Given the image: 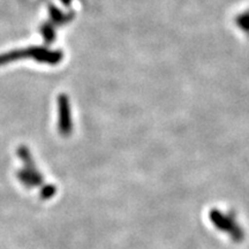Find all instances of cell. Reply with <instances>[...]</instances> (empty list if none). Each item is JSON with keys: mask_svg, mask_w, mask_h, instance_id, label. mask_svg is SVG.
I'll return each mask as SVG.
<instances>
[{"mask_svg": "<svg viewBox=\"0 0 249 249\" xmlns=\"http://www.w3.org/2000/svg\"><path fill=\"white\" fill-rule=\"evenodd\" d=\"M59 108V132L62 135H70L71 132V107L70 101L66 95H60L58 98Z\"/></svg>", "mask_w": 249, "mask_h": 249, "instance_id": "obj_3", "label": "cell"}, {"mask_svg": "<svg viewBox=\"0 0 249 249\" xmlns=\"http://www.w3.org/2000/svg\"><path fill=\"white\" fill-rule=\"evenodd\" d=\"M62 52L58 51H51V50L46 48H37V46H33V48H28L23 50H14V51L7 52V53L0 54V66H4L7 62L18 60V59H35V60L39 62H46V64L57 65L58 62L62 60Z\"/></svg>", "mask_w": 249, "mask_h": 249, "instance_id": "obj_1", "label": "cell"}, {"mask_svg": "<svg viewBox=\"0 0 249 249\" xmlns=\"http://www.w3.org/2000/svg\"><path fill=\"white\" fill-rule=\"evenodd\" d=\"M18 154H20L21 158H22L24 164H26L24 170L18 173V178L23 183H26V186L28 187L37 186L38 183L42 182V177H40L38 171H36L35 166H34L29 151L24 147H21L18 149Z\"/></svg>", "mask_w": 249, "mask_h": 249, "instance_id": "obj_2", "label": "cell"}, {"mask_svg": "<svg viewBox=\"0 0 249 249\" xmlns=\"http://www.w3.org/2000/svg\"><path fill=\"white\" fill-rule=\"evenodd\" d=\"M42 33H43V35H44L45 42H48V43L53 42V39H54V30H53V28L50 27L49 24H46V26H43L42 27Z\"/></svg>", "mask_w": 249, "mask_h": 249, "instance_id": "obj_4", "label": "cell"}]
</instances>
